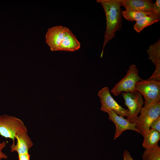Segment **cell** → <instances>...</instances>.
Instances as JSON below:
<instances>
[{"mask_svg": "<svg viewBox=\"0 0 160 160\" xmlns=\"http://www.w3.org/2000/svg\"><path fill=\"white\" fill-rule=\"evenodd\" d=\"M138 116L136 128L143 137L148 133L153 121L160 116V101L142 107Z\"/></svg>", "mask_w": 160, "mask_h": 160, "instance_id": "2", "label": "cell"}, {"mask_svg": "<svg viewBox=\"0 0 160 160\" xmlns=\"http://www.w3.org/2000/svg\"><path fill=\"white\" fill-rule=\"evenodd\" d=\"M149 60L155 65L154 72L148 80L155 79L160 81V39L151 45L146 50Z\"/></svg>", "mask_w": 160, "mask_h": 160, "instance_id": "11", "label": "cell"}, {"mask_svg": "<svg viewBox=\"0 0 160 160\" xmlns=\"http://www.w3.org/2000/svg\"><path fill=\"white\" fill-rule=\"evenodd\" d=\"M142 157L143 160H160V147L157 145L145 148Z\"/></svg>", "mask_w": 160, "mask_h": 160, "instance_id": "17", "label": "cell"}, {"mask_svg": "<svg viewBox=\"0 0 160 160\" xmlns=\"http://www.w3.org/2000/svg\"><path fill=\"white\" fill-rule=\"evenodd\" d=\"M101 103V111L108 113L111 110L115 112L119 116L127 117L128 111L120 105L111 95L109 89L107 87L103 88L98 93Z\"/></svg>", "mask_w": 160, "mask_h": 160, "instance_id": "7", "label": "cell"}, {"mask_svg": "<svg viewBox=\"0 0 160 160\" xmlns=\"http://www.w3.org/2000/svg\"><path fill=\"white\" fill-rule=\"evenodd\" d=\"M135 89L145 99L144 106L160 101V81L142 79L136 84Z\"/></svg>", "mask_w": 160, "mask_h": 160, "instance_id": "3", "label": "cell"}, {"mask_svg": "<svg viewBox=\"0 0 160 160\" xmlns=\"http://www.w3.org/2000/svg\"><path fill=\"white\" fill-rule=\"evenodd\" d=\"M142 79L138 74L136 65L132 64L129 66L127 74L117 83L111 90L115 96L119 95L122 92H133L135 91L136 84Z\"/></svg>", "mask_w": 160, "mask_h": 160, "instance_id": "4", "label": "cell"}, {"mask_svg": "<svg viewBox=\"0 0 160 160\" xmlns=\"http://www.w3.org/2000/svg\"><path fill=\"white\" fill-rule=\"evenodd\" d=\"M160 20V15L156 14L144 17L136 21L134 29L137 32L140 33L145 28Z\"/></svg>", "mask_w": 160, "mask_h": 160, "instance_id": "14", "label": "cell"}, {"mask_svg": "<svg viewBox=\"0 0 160 160\" xmlns=\"http://www.w3.org/2000/svg\"><path fill=\"white\" fill-rule=\"evenodd\" d=\"M150 127L160 132V116L153 121Z\"/></svg>", "mask_w": 160, "mask_h": 160, "instance_id": "18", "label": "cell"}, {"mask_svg": "<svg viewBox=\"0 0 160 160\" xmlns=\"http://www.w3.org/2000/svg\"><path fill=\"white\" fill-rule=\"evenodd\" d=\"M30 155L28 153L18 154V160H30Z\"/></svg>", "mask_w": 160, "mask_h": 160, "instance_id": "21", "label": "cell"}, {"mask_svg": "<svg viewBox=\"0 0 160 160\" xmlns=\"http://www.w3.org/2000/svg\"><path fill=\"white\" fill-rule=\"evenodd\" d=\"M68 28L62 25L49 28L45 36L46 41L52 51H58Z\"/></svg>", "mask_w": 160, "mask_h": 160, "instance_id": "8", "label": "cell"}, {"mask_svg": "<svg viewBox=\"0 0 160 160\" xmlns=\"http://www.w3.org/2000/svg\"><path fill=\"white\" fill-rule=\"evenodd\" d=\"M122 14L123 16L125 19L131 22L136 21L144 17L156 14L152 12H143L126 10L122 11Z\"/></svg>", "mask_w": 160, "mask_h": 160, "instance_id": "16", "label": "cell"}, {"mask_svg": "<svg viewBox=\"0 0 160 160\" xmlns=\"http://www.w3.org/2000/svg\"><path fill=\"white\" fill-rule=\"evenodd\" d=\"M143 146L145 148L158 145L160 139V132L151 128L148 134L144 137Z\"/></svg>", "mask_w": 160, "mask_h": 160, "instance_id": "15", "label": "cell"}, {"mask_svg": "<svg viewBox=\"0 0 160 160\" xmlns=\"http://www.w3.org/2000/svg\"><path fill=\"white\" fill-rule=\"evenodd\" d=\"M125 104L127 107L128 114L127 119L131 123H136L138 115L144 104L141 94L137 91L122 93Z\"/></svg>", "mask_w": 160, "mask_h": 160, "instance_id": "5", "label": "cell"}, {"mask_svg": "<svg viewBox=\"0 0 160 160\" xmlns=\"http://www.w3.org/2000/svg\"><path fill=\"white\" fill-rule=\"evenodd\" d=\"M121 2L126 10L155 13L154 3L151 0H121Z\"/></svg>", "mask_w": 160, "mask_h": 160, "instance_id": "12", "label": "cell"}, {"mask_svg": "<svg viewBox=\"0 0 160 160\" xmlns=\"http://www.w3.org/2000/svg\"><path fill=\"white\" fill-rule=\"evenodd\" d=\"M26 128L24 123L19 119L7 115L0 116V135L5 138L12 139V145L15 144V137L17 132Z\"/></svg>", "mask_w": 160, "mask_h": 160, "instance_id": "6", "label": "cell"}, {"mask_svg": "<svg viewBox=\"0 0 160 160\" xmlns=\"http://www.w3.org/2000/svg\"><path fill=\"white\" fill-rule=\"evenodd\" d=\"M97 2L102 6L106 18V28L100 55L102 57L106 44L115 37L116 32L121 29L123 11L121 8V0H97Z\"/></svg>", "mask_w": 160, "mask_h": 160, "instance_id": "1", "label": "cell"}, {"mask_svg": "<svg viewBox=\"0 0 160 160\" xmlns=\"http://www.w3.org/2000/svg\"><path fill=\"white\" fill-rule=\"evenodd\" d=\"M154 11L155 13L160 15V0H156L154 3Z\"/></svg>", "mask_w": 160, "mask_h": 160, "instance_id": "20", "label": "cell"}, {"mask_svg": "<svg viewBox=\"0 0 160 160\" xmlns=\"http://www.w3.org/2000/svg\"><path fill=\"white\" fill-rule=\"evenodd\" d=\"M6 144V143L4 141L0 143V160H1L2 159H7L8 156L2 151L3 149L5 147Z\"/></svg>", "mask_w": 160, "mask_h": 160, "instance_id": "19", "label": "cell"}, {"mask_svg": "<svg viewBox=\"0 0 160 160\" xmlns=\"http://www.w3.org/2000/svg\"><path fill=\"white\" fill-rule=\"evenodd\" d=\"M15 137L17 143L15 145L10 146L11 152H16L18 154L28 153L29 150L33 144L28 135L27 128L18 130L15 133Z\"/></svg>", "mask_w": 160, "mask_h": 160, "instance_id": "9", "label": "cell"}, {"mask_svg": "<svg viewBox=\"0 0 160 160\" xmlns=\"http://www.w3.org/2000/svg\"><path fill=\"white\" fill-rule=\"evenodd\" d=\"M108 114L109 119L115 124L116 127L114 140L119 137L124 131L126 130H134L138 133L136 128V123H130L127 119L119 116L112 110H111Z\"/></svg>", "mask_w": 160, "mask_h": 160, "instance_id": "10", "label": "cell"}, {"mask_svg": "<svg viewBox=\"0 0 160 160\" xmlns=\"http://www.w3.org/2000/svg\"><path fill=\"white\" fill-rule=\"evenodd\" d=\"M124 160H134L127 150H125L123 153Z\"/></svg>", "mask_w": 160, "mask_h": 160, "instance_id": "22", "label": "cell"}, {"mask_svg": "<svg viewBox=\"0 0 160 160\" xmlns=\"http://www.w3.org/2000/svg\"><path fill=\"white\" fill-rule=\"evenodd\" d=\"M80 46V42L69 29L59 46L58 50L73 52L79 49Z\"/></svg>", "mask_w": 160, "mask_h": 160, "instance_id": "13", "label": "cell"}]
</instances>
